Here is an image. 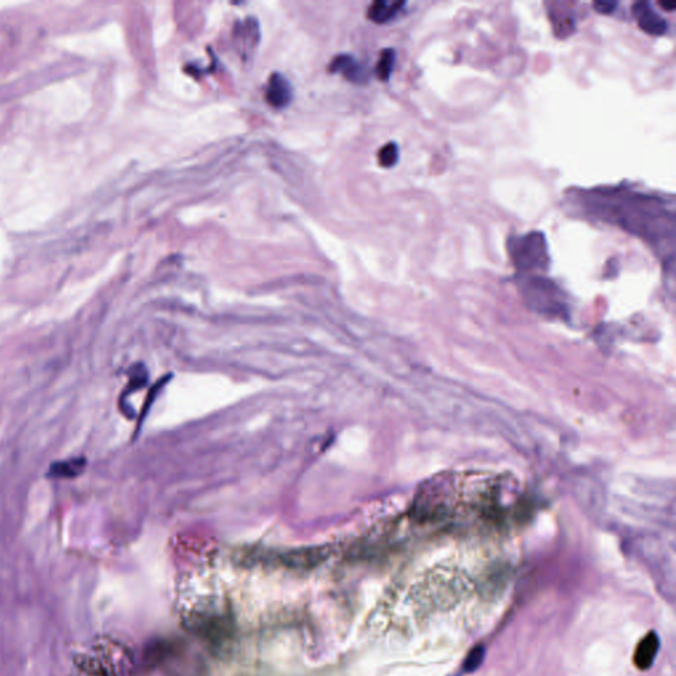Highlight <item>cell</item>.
<instances>
[{"mask_svg": "<svg viewBox=\"0 0 676 676\" xmlns=\"http://www.w3.org/2000/svg\"><path fill=\"white\" fill-rule=\"evenodd\" d=\"M395 63H397L395 50L392 48L383 49L382 53H380L377 68H375L377 77L382 81H389L390 77L392 75V70L395 68Z\"/></svg>", "mask_w": 676, "mask_h": 676, "instance_id": "obj_10", "label": "cell"}, {"mask_svg": "<svg viewBox=\"0 0 676 676\" xmlns=\"http://www.w3.org/2000/svg\"><path fill=\"white\" fill-rule=\"evenodd\" d=\"M378 161L380 167L392 168L399 161V147L397 143L390 141L385 144L378 152Z\"/></svg>", "mask_w": 676, "mask_h": 676, "instance_id": "obj_11", "label": "cell"}, {"mask_svg": "<svg viewBox=\"0 0 676 676\" xmlns=\"http://www.w3.org/2000/svg\"><path fill=\"white\" fill-rule=\"evenodd\" d=\"M633 15L635 16L639 28L651 36H662L668 31L667 20L654 10L653 4L648 0L635 1L631 6Z\"/></svg>", "mask_w": 676, "mask_h": 676, "instance_id": "obj_4", "label": "cell"}, {"mask_svg": "<svg viewBox=\"0 0 676 676\" xmlns=\"http://www.w3.org/2000/svg\"><path fill=\"white\" fill-rule=\"evenodd\" d=\"M234 44L240 56L247 61L254 56L260 40L259 23L255 18L238 20L232 29Z\"/></svg>", "mask_w": 676, "mask_h": 676, "instance_id": "obj_3", "label": "cell"}, {"mask_svg": "<svg viewBox=\"0 0 676 676\" xmlns=\"http://www.w3.org/2000/svg\"><path fill=\"white\" fill-rule=\"evenodd\" d=\"M509 251L514 264L519 269H547L549 255L546 235L542 232H531L510 238Z\"/></svg>", "mask_w": 676, "mask_h": 676, "instance_id": "obj_2", "label": "cell"}, {"mask_svg": "<svg viewBox=\"0 0 676 676\" xmlns=\"http://www.w3.org/2000/svg\"><path fill=\"white\" fill-rule=\"evenodd\" d=\"M618 7V1L614 0H596L593 1V9L602 15H611Z\"/></svg>", "mask_w": 676, "mask_h": 676, "instance_id": "obj_13", "label": "cell"}, {"mask_svg": "<svg viewBox=\"0 0 676 676\" xmlns=\"http://www.w3.org/2000/svg\"><path fill=\"white\" fill-rule=\"evenodd\" d=\"M660 648V640L655 631H650L646 637L640 639L634 651L633 662L639 670H648L654 665Z\"/></svg>", "mask_w": 676, "mask_h": 676, "instance_id": "obj_7", "label": "cell"}, {"mask_svg": "<svg viewBox=\"0 0 676 676\" xmlns=\"http://www.w3.org/2000/svg\"><path fill=\"white\" fill-rule=\"evenodd\" d=\"M404 6H406V1L403 0H394V1L377 0L371 3L367 10V18L372 23L385 24V23H389L390 20L394 19Z\"/></svg>", "mask_w": 676, "mask_h": 676, "instance_id": "obj_8", "label": "cell"}, {"mask_svg": "<svg viewBox=\"0 0 676 676\" xmlns=\"http://www.w3.org/2000/svg\"><path fill=\"white\" fill-rule=\"evenodd\" d=\"M329 70L333 73H343L346 80L354 84H365L367 81L366 68L350 55L334 57L329 65Z\"/></svg>", "mask_w": 676, "mask_h": 676, "instance_id": "obj_5", "label": "cell"}, {"mask_svg": "<svg viewBox=\"0 0 676 676\" xmlns=\"http://www.w3.org/2000/svg\"><path fill=\"white\" fill-rule=\"evenodd\" d=\"M483 659H485V648L483 646H476V648H472L471 653L468 654V657L465 659V662H463V671L466 674H472L474 671H477L483 663Z\"/></svg>", "mask_w": 676, "mask_h": 676, "instance_id": "obj_12", "label": "cell"}, {"mask_svg": "<svg viewBox=\"0 0 676 676\" xmlns=\"http://www.w3.org/2000/svg\"><path fill=\"white\" fill-rule=\"evenodd\" d=\"M591 214L611 221L653 245L674 249L675 214L663 200L625 191H593L584 198Z\"/></svg>", "mask_w": 676, "mask_h": 676, "instance_id": "obj_1", "label": "cell"}, {"mask_svg": "<svg viewBox=\"0 0 676 676\" xmlns=\"http://www.w3.org/2000/svg\"><path fill=\"white\" fill-rule=\"evenodd\" d=\"M658 4L666 11H674L676 7V3L674 0H659Z\"/></svg>", "mask_w": 676, "mask_h": 676, "instance_id": "obj_14", "label": "cell"}, {"mask_svg": "<svg viewBox=\"0 0 676 676\" xmlns=\"http://www.w3.org/2000/svg\"><path fill=\"white\" fill-rule=\"evenodd\" d=\"M85 458H70L69 461L53 463L50 466V476L57 478H73L84 471Z\"/></svg>", "mask_w": 676, "mask_h": 676, "instance_id": "obj_9", "label": "cell"}, {"mask_svg": "<svg viewBox=\"0 0 676 676\" xmlns=\"http://www.w3.org/2000/svg\"><path fill=\"white\" fill-rule=\"evenodd\" d=\"M267 102L275 109H284L292 101V87L287 78L280 73H274L269 77L267 90Z\"/></svg>", "mask_w": 676, "mask_h": 676, "instance_id": "obj_6", "label": "cell"}]
</instances>
